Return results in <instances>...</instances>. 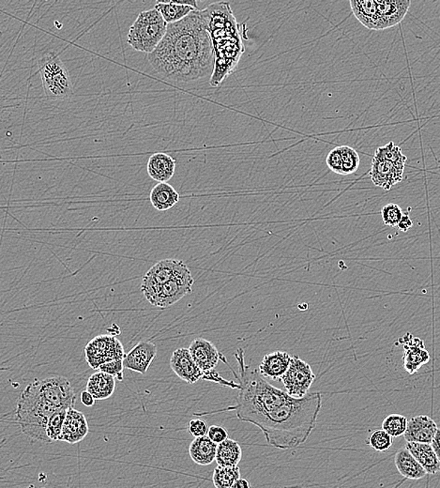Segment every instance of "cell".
I'll return each instance as SVG.
<instances>
[{"instance_id":"484cf974","label":"cell","mask_w":440,"mask_h":488,"mask_svg":"<svg viewBox=\"0 0 440 488\" xmlns=\"http://www.w3.org/2000/svg\"><path fill=\"white\" fill-rule=\"evenodd\" d=\"M394 464L398 472L403 477L409 480H421L426 476L427 472L421 467V464L416 460L408 449L402 448L394 456Z\"/></svg>"},{"instance_id":"74e56055","label":"cell","mask_w":440,"mask_h":488,"mask_svg":"<svg viewBox=\"0 0 440 488\" xmlns=\"http://www.w3.org/2000/svg\"><path fill=\"white\" fill-rule=\"evenodd\" d=\"M98 370L101 371V372L113 376L114 378L119 380V382L124 380V360H115L106 362V364H101V367L98 368Z\"/></svg>"},{"instance_id":"d4e9b609","label":"cell","mask_w":440,"mask_h":488,"mask_svg":"<svg viewBox=\"0 0 440 488\" xmlns=\"http://www.w3.org/2000/svg\"><path fill=\"white\" fill-rule=\"evenodd\" d=\"M218 444L208 436L196 438L191 442L189 454L191 459L199 466H209L216 460Z\"/></svg>"},{"instance_id":"8d00e7d4","label":"cell","mask_w":440,"mask_h":488,"mask_svg":"<svg viewBox=\"0 0 440 488\" xmlns=\"http://www.w3.org/2000/svg\"><path fill=\"white\" fill-rule=\"evenodd\" d=\"M404 215L403 209L394 203L383 206L381 216L385 226L395 227L398 226Z\"/></svg>"},{"instance_id":"f6af8a7d","label":"cell","mask_w":440,"mask_h":488,"mask_svg":"<svg viewBox=\"0 0 440 488\" xmlns=\"http://www.w3.org/2000/svg\"><path fill=\"white\" fill-rule=\"evenodd\" d=\"M431 446H432L434 452H435L440 460V428H438V430H436L432 442H431Z\"/></svg>"},{"instance_id":"d590c367","label":"cell","mask_w":440,"mask_h":488,"mask_svg":"<svg viewBox=\"0 0 440 488\" xmlns=\"http://www.w3.org/2000/svg\"><path fill=\"white\" fill-rule=\"evenodd\" d=\"M393 437L383 429L375 430L368 437L366 443L376 452H386L393 445Z\"/></svg>"},{"instance_id":"b9f144b4","label":"cell","mask_w":440,"mask_h":488,"mask_svg":"<svg viewBox=\"0 0 440 488\" xmlns=\"http://www.w3.org/2000/svg\"><path fill=\"white\" fill-rule=\"evenodd\" d=\"M202 379H206L209 380V382L218 383V384L226 386V387L236 389V390H239V383H235L234 382H227V380L224 379V378H221L220 374L217 373L215 370L209 371V372L204 373Z\"/></svg>"},{"instance_id":"7402d4cb","label":"cell","mask_w":440,"mask_h":488,"mask_svg":"<svg viewBox=\"0 0 440 488\" xmlns=\"http://www.w3.org/2000/svg\"><path fill=\"white\" fill-rule=\"evenodd\" d=\"M350 7L361 25L370 31H383L375 0H350Z\"/></svg>"},{"instance_id":"8fae6325","label":"cell","mask_w":440,"mask_h":488,"mask_svg":"<svg viewBox=\"0 0 440 488\" xmlns=\"http://www.w3.org/2000/svg\"><path fill=\"white\" fill-rule=\"evenodd\" d=\"M184 264V262L178 259L161 260L152 266L144 275L141 292L149 302L156 297L161 287L173 279L179 269Z\"/></svg>"},{"instance_id":"ba28073f","label":"cell","mask_w":440,"mask_h":488,"mask_svg":"<svg viewBox=\"0 0 440 488\" xmlns=\"http://www.w3.org/2000/svg\"><path fill=\"white\" fill-rule=\"evenodd\" d=\"M194 284L193 275L184 263L176 272L175 277H173V279L161 287L156 297L152 299L149 304L160 308V309H166V308L172 307L185 296L190 295L193 292Z\"/></svg>"},{"instance_id":"7bdbcfd3","label":"cell","mask_w":440,"mask_h":488,"mask_svg":"<svg viewBox=\"0 0 440 488\" xmlns=\"http://www.w3.org/2000/svg\"><path fill=\"white\" fill-rule=\"evenodd\" d=\"M412 226L413 221L411 218L409 217V211H406V214H404L402 219H401L399 224H398L397 227L401 231L406 232L411 229Z\"/></svg>"},{"instance_id":"f1b7e54d","label":"cell","mask_w":440,"mask_h":488,"mask_svg":"<svg viewBox=\"0 0 440 488\" xmlns=\"http://www.w3.org/2000/svg\"><path fill=\"white\" fill-rule=\"evenodd\" d=\"M115 390L116 379L101 371L91 376L86 384V391L94 395L96 400L109 399L115 393Z\"/></svg>"},{"instance_id":"ffe728a7","label":"cell","mask_w":440,"mask_h":488,"mask_svg":"<svg viewBox=\"0 0 440 488\" xmlns=\"http://www.w3.org/2000/svg\"><path fill=\"white\" fill-rule=\"evenodd\" d=\"M376 5L382 29L384 31L402 22L408 14L411 2L409 0H379Z\"/></svg>"},{"instance_id":"e575fe53","label":"cell","mask_w":440,"mask_h":488,"mask_svg":"<svg viewBox=\"0 0 440 488\" xmlns=\"http://www.w3.org/2000/svg\"><path fill=\"white\" fill-rule=\"evenodd\" d=\"M68 409H59L48 422L46 434L51 442L59 441Z\"/></svg>"},{"instance_id":"3957f363","label":"cell","mask_w":440,"mask_h":488,"mask_svg":"<svg viewBox=\"0 0 440 488\" xmlns=\"http://www.w3.org/2000/svg\"><path fill=\"white\" fill-rule=\"evenodd\" d=\"M234 357L238 362L239 373H236L230 365L229 367L238 379L239 394L234 406L219 410V412L233 410L239 420L254 425L268 413L291 399L286 391L272 386L260 375L259 370L245 362L244 349H236Z\"/></svg>"},{"instance_id":"277c9868","label":"cell","mask_w":440,"mask_h":488,"mask_svg":"<svg viewBox=\"0 0 440 488\" xmlns=\"http://www.w3.org/2000/svg\"><path fill=\"white\" fill-rule=\"evenodd\" d=\"M202 13L215 54L214 70L209 83L212 86H218L236 70L239 58L244 55V46L229 3H214Z\"/></svg>"},{"instance_id":"9a60e30c","label":"cell","mask_w":440,"mask_h":488,"mask_svg":"<svg viewBox=\"0 0 440 488\" xmlns=\"http://www.w3.org/2000/svg\"><path fill=\"white\" fill-rule=\"evenodd\" d=\"M170 367L179 379L184 380L189 384L196 383L204 375L191 357L189 349H185V347L176 349L172 353Z\"/></svg>"},{"instance_id":"83f0119b","label":"cell","mask_w":440,"mask_h":488,"mask_svg":"<svg viewBox=\"0 0 440 488\" xmlns=\"http://www.w3.org/2000/svg\"><path fill=\"white\" fill-rule=\"evenodd\" d=\"M181 196L169 184L155 185L149 194L151 205L159 211H166L179 203Z\"/></svg>"},{"instance_id":"5bb4252c","label":"cell","mask_w":440,"mask_h":488,"mask_svg":"<svg viewBox=\"0 0 440 488\" xmlns=\"http://www.w3.org/2000/svg\"><path fill=\"white\" fill-rule=\"evenodd\" d=\"M399 342L405 349L403 357L404 367L410 375H413L423 365L429 362V353L425 349L424 342L420 338L406 334L405 337L400 338Z\"/></svg>"},{"instance_id":"44dd1931","label":"cell","mask_w":440,"mask_h":488,"mask_svg":"<svg viewBox=\"0 0 440 488\" xmlns=\"http://www.w3.org/2000/svg\"><path fill=\"white\" fill-rule=\"evenodd\" d=\"M291 356L287 352H275L265 355L259 372L264 379L281 380L289 369Z\"/></svg>"},{"instance_id":"603a6c76","label":"cell","mask_w":440,"mask_h":488,"mask_svg":"<svg viewBox=\"0 0 440 488\" xmlns=\"http://www.w3.org/2000/svg\"><path fill=\"white\" fill-rule=\"evenodd\" d=\"M176 160L170 155L158 152L152 154L149 159L148 169L149 176L158 184H167L175 175Z\"/></svg>"},{"instance_id":"60d3db41","label":"cell","mask_w":440,"mask_h":488,"mask_svg":"<svg viewBox=\"0 0 440 488\" xmlns=\"http://www.w3.org/2000/svg\"><path fill=\"white\" fill-rule=\"evenodd\" d=\"M208 437L216 444H220L229 439V432L226 428L219 427V425H211L209 428Z\"/></svg>"},{"instance_id":"5b68a950","label":"cell","mask_w":440,"mask_h":488,"mask_svg":"<svg viewBox=\"0 0 440 488\" xmlns=\"http://www.w3.org/2000/svg\"><path fill=\"white\" fill-rule=\"evenodd\" d=\"M58 410L43 397L35 380L20 394L16 412V422L29 438L51 442L46 434L47 424Z\"/></svg>"},{"instance_id":"7a4b0ae2","label":"cell","mask_w":440,"mask_h":488,"mask_svg":"<svg viewBox=\"0 0 440 488\" xmlns=\"http://www.w3.org/2000/svg\"><path fill=\"white\" fill-rule=\"evenodd\" d=\"M321 409L320 393L308 394L304 398L292 397L254 425L262 431L272 447L289 450L307 442L316 427Z\"/></svg>"},{"instance_id":"7c38bea8","label":"cell","mask_w":440,"mask_h":488,"mask_svg":"<svg viewBox=\"0 0 440 488\" xmlns=\"http://www.w3.org/2000/svg\"><path fill=\"white\" fill-rule=\"evenodd\" d=\"M41 394L58 409L74 408L76 401L70 380L62 376L50 377L43 380H36Z\"/></svg>"},{"instance_id":"9c48e42d","label":"cell","mask_w":440,"mask_h":488,"mask_svg":"<svg viewBox=\"0 0 440 488\" xmlns=\"http://www.w3.org/2000/svg\"><path fill=\"white\" fill-rule=\"evenodd\" d=\"M316 380V375L312 367L306 362L299 358V356H292L289 369L283 376V382L286 392L291 397L304 398L308 394V391L312 387Z\"/></svg>"},{"instance_id":"d6a6232c","label":"cell","mask_w":440,"mask_h":488,"mask_svg":"<svg viewBox=\"0 0 440 488\" xmlns=\"http://www.w3.org/2000/svg\"><path fill=\"white\" fill-rule=\"evenodd\" d=\"M408 424V418L394 413V414L389 415L384 419L382 423V429L393 438H399V437L405 435Z\"/></svg>"},{"instance_id":"8992f818","label":"cell","mask_w":440,"mask_h":488,"mask_svg":"<svg viewBox=\"0 0 440 488\" xmlns=\"http://www.w3.org/2000/svg\"><path fill=\"white\" fill-rule=\"evenodd\" d=\"M167 26L156 9L141 11L129 29L127 43L133 49L149 55L164 40Z\"/></svg>"},{"instance_id":"f546056e","label":"cell","mask_w":440,"mask_h":488,"mask_svg":"<svg viewBox=\"0 0 440 488\" xmlns=\"http://www.w3.org/2000/svg\"><path fill=\"white\" fill-rule=\"evenodd\" d=\"M242 449L234 439H227L218 444L216 463L221 467H238L242 458Z\"/></svg>"},{"instance_id":"cb8c5ba5","label":"cell","mask_w":440,"mask_h":488,"mask_svg":"<svg viewBox=\"0 0 440 488\" xmlns=\"http://www.w3.org/2000/svg\"><path fill=\"white\" fill-rule=\"evenodd\" d=\"M154 9L161 14L167 24H175L199 11L196 0L188 1H158Z\"/></svg>"},{"instance_id":"6da1fadb","label":"cell","mask_w":440,"mask_h":488,"mask_svg":"<svg viewBox=\"0 0 440 488\" xmlns=\"http://www.w3.org/2000/svg\"><path fill=\"white\" fill-rule=\"evenodd\" d=\"M148 59L156 73L175 82L211 77L215 54L202 11L169 24L164 40Z\"/></svg>"},{"instance_id":"bcb514c9","label":"cell","mask_w":440,"mask_h":488,"mask_svg":"<svg viewBox=\"0 0 440 488\" xmlns=\"http://www.w3.org/2000/svg\"><path fill=\"white\" fill-rule=\"evenodd\" d=\"M231 488H251V484L247 479L241 478L233 484Z\"/></svg>"},{"instance_id":"d6986e66","label":"cell","mask_w":440,"mask_h":488,"mask_svg":"<svg viewBox=\"0 0 440 488\" xmlns=\"http://www.w3.org/2000/svg\"><path fill=\"white\" fill-rule=\"evenodd\" d=\"M438 428L436 422L429 416H415L409 420L408 428H406L404 438L406 442L431 444Z\"/></svg>"},{"instance_id":"ac0fdd59","label":"cell","mask_w":440,"mask_h":488,"mask_svg":"<svg viewBox=\"0 0 440 488\" xmlns=\"http://www.w3.org/2000/svg\"><path fill=\"white\" fill-rule=\"evenodd\" d=\"M156 355L157 347L154 344H137L128 354H126L124 360V368L134 372L146 374Z\"/></svg>"},{"instance_id":"836d02e7","label":"cell","mask_w":440,"mask_h":488,"mask_svg":"<svg viewBox=\"0 0 440 488\" xmlns=\"http://www.w3.org/2000/svg\"><path fill=\"white\" fill-rule=\"evenodd\" d=\"M343 161V175H352L359 169L361 164L360 155L355 149L349 146H339Z\"/></svg>"},{"instance_id":"ab89813d","label":"cell","mask_w":440,"mask_h":488,"mask_svg":"<svg viewBox=\"0 0 440 488\" xmlns=\"http://www.w3.org/2000/svg\"><path fill=\"white\" fill-rule=\"evenodd\" d=\"M209 425L206 422L201 420V419H194L188 424V431L191 436L196 438H201V437L208 436Z\"/></svg>"},{"instance_id":"2e32d148","label":"cell","mask_w":440,"mask_h":488,"mask_svg":"<svg viewBox=\"0 0 440 488\" xmlns=\"http://www.w3.org/2000/svg\"><path fill=\"white\" fill-rule=\"evenodd\" d=\"M189 352L203 373L214 370L221 358V354L214 344L204 338L194 339L189 347Z\"/></svg>"},{"instance_id":"e0dca14e","label":"cell","mask_w":440,"mask_h":488,"mask_svg":"<svg viewBox=\"0 0 440 488\" xmlns=\"http://www.w3.org/2000/svg\"><path fill=\"white\" fill-rule=\"evenodd\" d=\"M89 432L88 420L83 412L74 408L69 409L59 441L76 444L85 439Z\"/></svg>"},{"instance_id":"52a82bcc","label":"cell","mask_w":440,"mask_h":488,"mask_svg":"<svg viewBox=\"0 0 440 488\" xmlns=\"http://www.w3.org/2000/svg\"><path fill=\"white\" fill-rule=\"evenodd\" d=\"M44 94L48 100L66 101L74 94L67 67L56 52L44 54L38 61Z\"/></svg>"},{"instance_id":"f35d334b","label":"cell","mask_w":440,"mask_h":488,"mask_svg":"<svg viewBox=\"0 0 440 488\" xmlns=\"http://www.w3.org/2000/svg\"><path fill=\"white\" fill-rule=\"evenodd\" d=\"M326 164H327L331 171L343 175V161L339 146L332 149L329 152L327 158H326Z\"/></svg>"},{"instance_id":"1f68e13d","label":"cell","mask_w":440,"mask_h":488,"mask_svg":"<svg viewBox=\"0 0 440 488\" xmlns=\"http://www.w3.org/2000/svg\"><path fill=\"white\" fill-rule=\"evenodd\" d=\"M374 157L379 160L391 161L401 166H405L408 160L400 146L395 145L394 142H389L385 146L377 148Z\"/></svg>"},{"instance_id":"4316f807","label":"cell","mask_w":440,"mask_h":488,"mask_svg":"<svg viewBox=\"0 0 440 488\" xmlns=\"http://www.w3.org/2000/svg\"><path fill=\"white\" fill-rule=\"evenodd\" d=\"M406 448L427 472L435 475L440 472V460L434 452L432 446L427 443L406 442Z\"/></svg>"},{"instance_id":"4dcf8cb0","label":"cell","mask_w":440,"mask_h":488,"mask_svg":"<svg viewBox=\"0 0 440 488\" xmlns=\"http://www.w3.org/2000/svg\"><path fill=\"white\" fill-rule=\"evenodd\" d=\"M239 479H241L239 467L217 466L212 475V483L215 488H231Z\"/></svg>"},{"instance_id":"4fadbf2b","label":"cell","mask_w":440,"mask_h":488,"mask_svg":"<svg viewBox=\"0 0 440 488\" xmlns=\"http://www.w3.org/2000/svg\"><path fill=\"white\" fill-rule=\"evenodd\" d=\"M404 172L405 166L373 157L369 175L371 181L376 186L390 191L395 184L403 181Z\"/></svg>"},{"instance_id":"ee69618b","label":"cell","mask_w":440,"mask_h":488,"mask_svg":"<svg viewBox=\"0 0 440 488\" xmlns=\"http://www.w3.org/2000/svg\"><path fill=\"white\" fill-rule=\"evenodd\" d=\"M95 398L94 395L89 394L88 391L81 393V402L86 407H94L95 405Z\"/></svg>"},{"instance_id":"30bf717a","label":"cell","mask_w":440,"mask_h":488,"mask_svg":"<svg viewBox=\"0 0 440 488\" xmlns=\"http://www.w3.org/2000/svg\"><path fill=\"white\" fill-rule=\"evenodd\" d=\"M85 352L89 367L96 370L106 362L124 360L126 356L122 344L111 335L95 337L86 345Z\"/></svg>"}]
</instances>
